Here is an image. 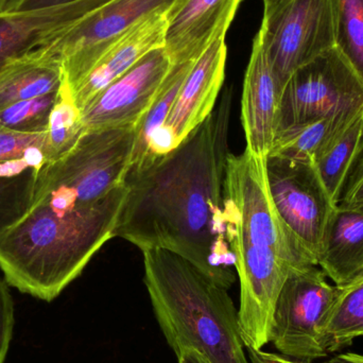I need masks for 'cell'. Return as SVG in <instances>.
I'll return each mask as SVG.
<instances>
[{"instance_id": "3957f363", "label": "cell", "mask_w": 363, "mask_h": 363, "mask_svg": "<svg viewBox=\"0 0 363 363\" xmlns=\"http://www.w3.org/2000/svg\"><path fill=\"white\" fill-rule=\"evenodd\" d=\"M143 255L155 318L177 356L194 350L211 363H250L238 309L228 289L172 252L151 250Z\"/></svg>"}, {"instance_id": "d6986e66", "label": "cell", "mask_w": 363, "mask_h": 363, "mask_svg": "<svg viewBox=\"0 0 363 363\" xmlns=\"http://www.w3.org/2000/svg\"><path fill=\"white\" fill-rule=\"evenodd\" d=\"M318 267L336 286L363 275V209L338 205L328 226Z\"/></svg>"}, {"instance_id": "e575fe53", "label": "cell", "mask_w": 363, "mask_h": 363, "mask_svg": "<svg viewBox=\"0 0 363 363\" xmlns=\"http://www.w3.org/2000/svg\"><path fill=\"white\" fill-rule=\"evenodd\" d=\"M12 0H0V13L6 12Z\"/></svg>"}, {"instance_id": "ffe728a7", "label": "cell", "mask_w": 363, "mask_h": 363, "mask_svg": "<svg viewBox=\"0 0 363 363\" xmlns=\"http://www.w3.org/2000/svg\"><path fill=\"white\" fill-rule=\"evenodd\" d=\"M362 112L323 117L294 125L277 134L269 155L317 164Z\"/></svg>"}, {"instance_id": "8fae6325", "label": "cell", "mask_w": 363, "mask_h": 363, "mask_svg": "<svg viewBox=\"0 0 363 363\" xmlns=\"http://www.w3.org/2000/svg\"><path fill=\"white\" fill-rule=\"evenodd\" d=\"M240 284L238 319L245 349L262 350L270 342L273 311L294 267L270 247L254 245L228 233Z\"/></svg>"}, {"instance_id": "cb8c5ba5", "label": "cell", "mask_w": 363, "mask_h": 363, "mask_svg": "<svg viewBox=\"0 0 363 363\" xmlns=\"http://www.w3.org/2000/svg\"><path fill=\"white\" fill-rule=\"evenodd\" d=\"M363 153V114L345 132L332 149L315 164L336 204Z\"/></svg>"}, {"instance_id": "52a82bcc", "label": "cell", "mask_w": 363, "mask_h": 363, "mask_svg": "<svg viewBox=\"0 0 363 363\" xmlns=\"http://www.w3.org/2000/svg\"><path fill=\"white\" fill-rule=\"evenodd\" d=\"M338 294L318 266L294 269L273 311L270 342L281 355L313 363L328 355L324 328Z\"/></svg>"}, {"instance_id": "83f0119b", "label": "cell", "mask_w": 363, "mask_h": 363, "mask_svg": "<svg viewBox=\"0 0 363 363\" xmlns=\"http://www.w3.org/2000/svg\"><path fill=\"white\" fill-rule=\"evenodd\" d=\"M45 140L46 133H14L0 125V162L19 159L32 153H44Z\"/></svg>"}, {"instance_id": "ba28073f", "label": "cell", "mask_w": 363, "mask_h": 363, "mask_svg": "<svg viewBox=\"0 0 363 363\" xmlns=\"http://www.w3.org/2000/svg\"><path fill=\"white\" fill-rule=\"evenodd\" d=\"M362 110L363 80L335 47L290 77L281 91L277 134L307 121Z\"/></svg>"}, {"instance_id": "836d02e7", "label": "cell", "mask_w": 363, "mask_h": 363, "mask_svg": "<svg viewBox=\"0 0 363 363\" xmlns=\"http://www.w3.org/2000/svg\"><path fill=\"white\" fill-rule=\"evenodd\" d=\"M323 363H363V355L356 353L341 354Z\"/></svg>"}, {"instance_id": "7a4b0ae2", "label": "cell", "mask_w": 363, "mask_h": 363, "mask_svg": "<svg viewBox=\"0 0 363 363\" xmlns=\"http://www.w3.org/2000/svg\"><path fill=\"white\" fill-rule=\"evenodd\" d=\"M127 184L91 208L53 211L31 203L21 221L0 236L4 281L23 294L51 302L114 237Z\"/></svg>"}, {"instance_id": "7c38bea8", "label": "cell", "mask_w": 363, "mask_h": 363, "mask_svg": "<svg viewBox=\"0 0 363 363\" xmlns=\"http://www.w3.org/2000/svg\"><path fill=\"white\" fill-rule=\"evenodd\" d=\"M225 36L216 40L194 62L182 84L165 125L151 138L142 166L172 152L216 108L225 79Z\"/></svg>"}, {"instance_id": "1f68e13d", "label": "cell", "mask_w": 363, "mask_h": 363, "mask_svg": "<svg viewBox=\"0 0 363 363\" xmlns=\"http://www.w3.org/2000/svg\"><path fill=\"white\" fill-rule=\"evenodd\" d=\"M247 351L251 363H305L290 359L279 354L268 353L262 350L247 349Z\"/></svg>"}, {"instance_id": "5bb4252c", "label": "cell", "mask_w": 363, "mask_h": 363, "mask_svg": "<svg viewBox=\"0 0 363 363\" xmlns=\"http://www.w3.org/2000/svg\"><path fill=\"white\" fill-rule=\"evenodd\" d=\"M242 0H176L166 14L164 48L172 64L196 62L226 36Z\"/></svg>"}, {"instance_id": "d590c367", "label": "cell", "mask_w": 363, "mask_h": 363, "mask_svg": "<svg viewBox=\"0 0 363 363\" xmlns=\"http://www.w3.org/2000/svg\"><path fill=\"white\" fill-rule=\"evenodd\" d=\"M262 1H264V6H267L277 4V2L281 1V0H262Z\"/></svg>"}, {"instance_id": "8992f818", "label": "cell", "mask_w": 363, "mask_h": 363, "mask_svg": "<svg viewBox=\"0 0 363 363\" xmlns=\"http://www.w3.org/2000/svg\"><path fill=\"white\" fill-rule=\"evenodd\" d=\"M256 36L283 91L298 68L336 47L334 0H281L264 6Z\"/></svg>"}, {"instance_id": "9c48e42d", "label": "cell", "mask_w": 363, "mask_h": 363, "mask_svg": "<svg viewBox=\"0 0 363 363\" xmlns=\"http://www.w3.org/2000/svg\"><path fill=\"white\" fill-rule=\"evenodd\" d=\"M266 168L279 217L318 264L338 204L328 194L315 164L268 155Z\"/></svg>"}, {"instance_id": "f546056e", "label": "cell", "mask_w": 363, "mask_h": 363, "mask_svg": "<svg viewBox=\"0 0 363 363\" xmlns=\"http://www.w3.org/2000/svg\"><path fill=\"white\" fill-rule=\"evenodd\" d=\"M338 205L363 209V153L347 181Z\"/></svg>"}, {"instance_id": "4dcf8cb0", "label": "cell", "mask_w": 363, "mask_h": 363, "mask_svg": "<svg viewBox=\"0 0 363 363\" xmlns=\"http://www.w3.org/2000/svg\"><path fill=\"white\" fill-rule=\"evenodd\" d=\"M72 1L74 0H12L6 12L33 10V9L46 8V6H57V4Z\"/></svg>"}, {"instance_id": "f1b7e54d", "label": "cell", "mask_w": 363, "mask_h": 363, "mask_svg": "<svg viewBox=\"0 0 363 363\" xmlns=\"http://www.w3.org/2000/svg\"><path fill=\"white\" fill-rule=\"evenodd\" d=\"M14 324V302L8 283L0 279V363L6 359Z\"/></svg>"}, {"instance_id": "5b68a950", "label": "cell", "mask_w": 363, "mask_h": 363, "mask_svg": "<svg viewBox=\"0 0 363 363\" xmlns=\"http://www.w3.org/2000/svg\"><path fill=\"white\" fill-rule=\"evenodd\" d=\"M266 160L247 148L241 155H228L224 178L228 233H235L254 245L270 247L294 268L318 266L275 208L269 189Z\"/></svg>"}, {"instance_id": "277c9868", "label": "cell", "mask_w": 363, "mask_h": 363, "mask_svg": "<svg viewBox=\"0 0 363 363\" xmlns=\"http://www.w3.org/2000/svg\"><path fill=\"white\" fill-rule=\"evenodd\" d=\"M136 136L138 125L85 131L67 155L40 168L32 203L60 211L95 206L125 184Z\"/></svg>"}, {"instance_id": "6da1fadb", "label": "cell", "mask_w": 363, "mask_h": 363, "mask_svg": "<svg viewBox=\"0 0 363 363\" xmlns=\"http://www.w3.org/2000/svg\"><path fill=\"white\" fill-rule=\"evenodd\" d=\"M232 102L228 87L206 121L174 150L128 174L114 232L142 252L166 250L185 258L228 290L237 279L224 215Z\"/></svg>"}, {"instance_id": "ac0fdd59", "label": "cell", "mask_w": 363, "mask_h": 363, "mask_svg": "<svg viewBox=\"0 0 363 363\" xmlns=\"http://www.w3.org/2000/svg\"><path fill=\"white\" fill-rule=\"evenodd\" d=\"M63 79L61 61L49 44L13 57L0 69V110L57 93Z\"/></svg>"}, {"instance_id": "4fadbf2b", "label": "cell", "mask_w": 363, "mask_h": 363, "mask_svg": "<svg viewBox=\"0 0 363 363\" xmlns=\"http://www.w3.org/2000/svg\"><path fill=\"white\" fill-rule=\"evenodd\" d=\"M172 65L164 47L151 51L81 111L85 130L138 125L152 106Z\"/></svg>"}, {"instance_id": "7402d4cb", "label": "cell", "mask_w": 363, "mask_h": 363, "mask_svg": "<svg viewBox=\"0 0 363 363\" xmlns=\"http://www.w3.org/2000/svg\"><path fill=\"white\" fill-rule=\"evenodd\" d=\"M363 336V275L338 286V294L324 328L326 351L334 353Z\"/></svg>"}, {"instance_id": "e0dca14e", "label": "cell", "mask_w": 363, "mask_h": 363, "mask_svg": "<svg viewBox=\"0 0 363 363\" xmlns=\"http://www.w3.org/2000/svg\"><path fill=\"white\" fill-rule=\"evenodd\" d=\"M166 14L167 12L155 13L147 17L108 47L93 69L72 91L74 101L81 111L143 57L164 47L167 23Z\"/></svg>"}, {"instance_id": "d6a6232c", "label": "cell", "mask_w": 363, "mask_h": 363, "mask_svg": "<svg viewBox=\"0 0 363 363\" xmlns=\"http://www.w3.org/2000/svg\"><path fill=\"white\" fill-rule=\"evenodd\" d=\"M179 363H211L194 350H184L178 355Z\"/></svg>"}, {"instance_id": "4316f807", "label": "cell", "mask_w": 363, "mask_h": 363, "mask_svg": "<svg viewBox=\"0 0 363 363\" xmlns=\"http://www.w3.org/2000/svg\"><path fill=\"white\" fill-rule=\"evenodd\" d=\"M57 93L23 100L0 110V125L19 134L46 133Z\"/></svg>"}, {"instance_id": "30bf717a", "label": "cell", "mask_w": 363, "mask_h": 363, "mask_svg": "<svg viewBox=\"0 0 363 363\" xmlns=\"http://www.w3.org/2000/svg\"><path fill=\"white\" fill-rule=\"evenodd\" d=\"M176 0H108L69 31L49 43L74 91L108 47L155 13L168 12Z\"/></svg>"}, {"instance_id": "d4e9b609", "label": "cell", "mask_w": 363, "mask_h": 363, "mask_svg": "<svg viewBox=\"0 0 363 363\" xmlns=\"http://www.w3.org/2000/svg\"><path fill=\"white\" fill-rule=\"evenodd\" d=\"M194 64V62H187L172 65L152 106L145 115L144 118L138 123V136L134 146L131 167L128 174L136 172L146 161L151 138L165 125L182 84Z\"/></svg>"}, {"instance_id": "603a6c76", "label": "cell", "mask_w": 363, "mask_h": 363, "mask_svg": "<svg viewBox=\"0 0 363 363\" xmlns=\"http://www.w3.org/2000/svg\"><path fill=\"white\" fill-rule=\"evenodd\" d=\"M85 131L82 113L74 101L67 81L63 79L47 128L44 149L46 163L67 155L78 144Z\"/></svg>"}, {"instance_id": "2e32d148", "label": "cell", "mask_w": 363, "mask_h": 363, "mask_svg": "<svg viewBox=\"0 0 363 363\" xmlns=\"http://www.w3.org/2000/svg\"><path fill=\"white\" fill-rule=\"evenodd\" d=\"M281 91L257 36L243 80L241 119L247 147L254 155L267 157L277 135Z\"/></svg>"}, {"instance_id": "484cf974", "label": "cell", "mask_w": 363, "mask_h": 363, "mask_svg": "<svg viewBox=\"0 0 363 363\" xmlns=\"http://www.w3.org/2000/svg\"><path fill=\"white\" fill-rule=\"evenodd\" d=\"M336 48L363 80V0H334Z\"/></svg>"}, {"instance_id": "9a60e30c", "label": "cell", "mask_w": 363, "mask_h": 363, "mask_svg": "<svg viewBox=\"0 0 363 363\" xmlns=\"http://www.w3.org/2000/svg\"><path fill=\"white\" fill-rule=\"evenodd\" d=\"M108 0H74L33 10L0 13V69L13 57L48 45Z\"/></svg>"}, {"instance_id": "44dd1931", "label": "cell", "mask_w": 363, "mask_h": 363, "mask_svg": "<svg viewBox=\"0 0 363 363\" xmlns=\"http://www.w3.org/2000/svg\"><path fill=\"white\" fill-rule=\"evenodd\" d=\"M45 163L43 152L0 162V236L29 211L36 176Z\"/></svg>"}]
</instances>
